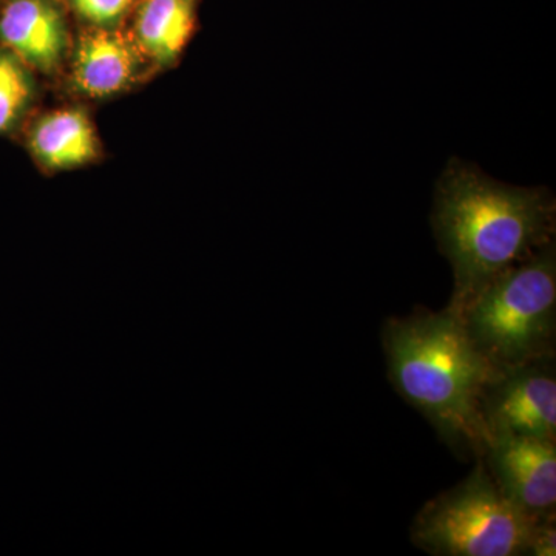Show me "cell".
Here are the masks:
<instances>
[{
    "label": "cell",
    "instance_id": "6",
    "mask_svg": "<svg viewBox=\"0 0 556 556\" xmlns=\"http://www.w3.org/2000/svg\"><path fill=\"white\" fill-rule=\"evenodd\" d=\"M481 459L501 493L527 518L556 517V441L493 434Z\"/></svg>",
    "mask_w": 556,
    "mask_h": 556
},
{
    "label": "cell",
    "instance_id": "3",
    "mask_svg": "<svg viewBox=\"0 0 556 556\" xmlns=\"http://www.w3.org/2000/svg\"><path fill=\"white\" fill-rule=\"evenodd\" d=\"M455 314L493 371L555 356V243L493 278Z\"/></svg>",
    "mask_w": 556,
    "mask_h": 556
},
{
    "label": "cell",
    "instance_id": "8",
    "mask_svg": "<svg viewBox=\"0 0 556 556\" xmlns=\"http://www.w3.org/2000/svg\"><path fill=\"white\" fill-rule=\"evenodd\" d=\"M135 67L134 50L123 36L112 31H91L80 39L75 83L83 93L108 97L129 84Z\"/></svg>",
    "mask_w": 556,
    "mask_h": 556
},
{
    "label": "cell",
    "instance_id": "11",
    "mask_svg": "<svg viewBox=\"0 0 556 556\" xmlns=\"http://www.w3.org/2000/svg\"><path fill=\"white\" fill-rule=\"evenodd\" d=\"M27 68L13 51L0 50V134L11 129L31 100Z\"/></svg>",
    "mask_w": 556,
    "mask_h": 556
},
{
    "label": "cell",
    "instance_id": "5",
    "mask_svg": "<svg viewBox=\"0 0 556 556\" xmlns=\"http://www.w3.org/2000/svg\"><path fill=\"white\" fill-rule=\"evenodd\" d=\"M481 416L493 434L556 441V361L536 358L500 369L482 391Z\"/></svg>",
    "mask_w": 556,
    "mask_h": 556
},
{
    "label": "cell",
    "instance_id": "2",
    "mask_svg": "<svg viewBox=\"0 0 556 556\" xmlns=\"http://www.w3.org/2000/svg\"><path fill=\"white\" fill-rule=\"evenodd\" d=\"M388 379L460 459H479L490 441L482 391L493 368L447 306L388 318L382 328Z\"/></svg>",
    "mask_w": 556,
    "mask_h": 556
},
{
    "label": "cell",
    "instance_id": "12",
    "mask_svg": "<svg viewBox=\"0 0 556 556\" xmlns=\"http://www.w3.org/2000/svg\"><path fill=\"white\" fill-rule=\"evenodd\" d=\"M80 16L97 25H113L126 14L134 0H72Z\"/></svg>",
    "mask_w": 556,
    "mask_h": 556
},
{
    "label": "cell",
    "instance_id": "9",
    "mask_svg": "<svg viewBox=\"0 0 556 556\" xmlns=\"http://www.w3.org/2000/svg\"><path fill=\"white\" fill-rule=\"evenodd\" d=\"M31 149L54 169L80 166L98 153L90 121L79 110H62L39 121L31 134Z\"/></svg>",
    "mask_w": 556,
    "mask_h": 556
},
{
    "label": "cell",
    "instance_id": "13",
    "mask_svg": "<svg viewBox=\"0 0 556 556\" xmlns=\"http://www.w3.org/2000/svg\"><path fill=\"white\" fill-rule=\"evenodd\" d=\"M556 555V517L540 519L532 527L527 556Z\"/></svg>",
    "mask_w": 556,
    "mask_h": 556
},
{
    "label": "cell",
    "instance_id": "10",
    "mask_svg": "<svg viewBox=\"0 0 556 556\" xmlns=\"http://www.w3.org/2000/svg\"><path fill=\"white\" fill-rule=\"evenodd\" d=\"M195 5L197 0H146L137 20L142 50L159 62L174 60L192 31Z\"/></svg>",
    "mask_w": 556,
    "mask_h": 556
},
{
    "label": "cell",
    "instance_id": "1",
    "mask_svg": "<svg viewBox=\"0 0 556 556\" xmlns=\"http://www.w3.org/2000/svg\"><path fill=\"white\" fill-rule=\"evenodd\" d=\"M431 226L452 266L457 313L486 283L555 243L556 203L546 188H517L452 160L439 178Z\"/></svg>",
    "mask_w": 556,
    "mask_h": 556
},
{
    "label": "cell",
    "instance_id": "4",
    "mask_svg": "<svg viewBox=\"0 0 556 556\" xmlns=\"http://www.w3.org/2000/svg\"><path fill=\"white\" fill-rule=\"evenodd\" d=\"M535 522L508 503L479 457L466 479L417 511L412 541L433 556H527Z\"/></svg>",
    "mask_w": 556,
    "mask_h": 556
},
{
    "label": "cell",
    "instance_id": "7",
    "mask_svg": "<svg viewBox=\"0 0 556 556\" xmlns=\"http://www.w3.org/2000/svg\"><path fill=\"white\" fill-rule=\"evenodd\" d=\"M0 39L22 62L49 72L67 47V28L50 0H11L0 16Z\"/></svg>",
    "mask_w": 556,
    "mask_h": 556
}]
</instances>
